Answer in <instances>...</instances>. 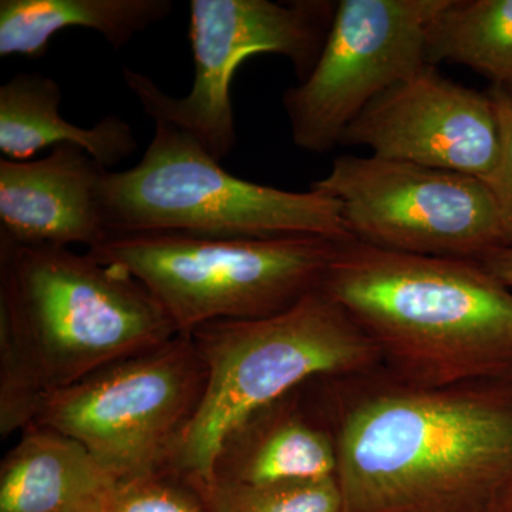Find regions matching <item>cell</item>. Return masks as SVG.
<instances>
[{
  "instance_id": "cell-13",
  "label": "cell",
  "mask_w": 512,
  "mask_h": 512,
  "mask_svg": "<svg viewBox=\"0 0 512 512\" xmlns=\"http://www.w3.org/2000/svg\"><path fill=\"white\" fill-rule=\"evenodd\" d=\"M315 380L249 414L229 430L207 481L259 485L336 477L335 439Z\"/></svg>"
},
{
  "instance_id": "cell-17",
  "label": "cell",
  "mask_w": 512,
  "mask_h": 512,
  "mask_svg": "<svg viewBox=\"0 0 512 512\" xmlns=\"http://www.w3.org/2000/svg\"><path fill=\"white\" fill-rule=\"evenodd\" d=\"M427 63L470 67L512 86V0H447L427 36Z\"/></svg>"
},
{
  "instance_id": "cell-6",
  "label": "cell",
  "mask_w": 512,
  "mask_h": 512,
  "mask_svg": "<svg viewBox=\"0 0 512 512\" xmlns=\"http://www.w3.org/2000/svg\"><path fill=\"white\" fill-rule=\"evenodd\" d=\"M345 241L141 232L109 235L87 252L146 286L177 332L190 335L207 323L264 319L288 311L322 288Z\"/></svg>"
},
{
  "instance_id": "cell-16",
  "label": "cell",
  "mask_w": 512,
  "mask_h": 512,
  "mask_svg": "<svg viewBox=\"0 0 512 512\" xmlns=\"http://www.w3.org/2000/svg\"><path fill=\"white\" fill-rule=\"evenodd\" d=\"M173 9V0H2L0 57L40 59L70 28L93 30L120 50Z\"/></svg>"
},
{
  "instance_id": "cell-22",
  "label": "cell",
  "mask_w": 512,
  "mask_h": 512,
  "mask_svg": "<svg viewBox=\"0 0 512 512\" xmlns=\"http://www.w3.org/2000/svg\"><path fill=\"white\" fill-rule=\"evenodd\" d=\"M493 512H512V477L498 498Z\"/></svg>"
},
{
  "instance_id": "cell-20",
  "label": "cell",
  "mask_w": 512,
  "mask_h": 512,
  "mask_svg": "<svg viewBox=\"0 0 512 512\" xmlns=\"http://www.w3.org/2000/svg\"><path fill=\"white\" fill-rule=\"evenodd\" d=\"M498 120H500L501 144L500 154L493 171L483 178L488 191L493 195L505 248L512 247V101L503 87L493 86L490 89Z\"/></svg>"
},
{
  "instance_id": "cell-21",
  "label": "cell",
  "mask_w": 512,
  "mask_h": 512,
  "mask_svg": "<svg viewBox=\"0 0 512 512\" xmlns=\"http://www.w3.org/2000/svg\"><path fill=\"white\" fill-rule=\"evenodd\" d=\"M485 268L512 289V247L501 248L481 259Z\"/></svg>"
},
{
  "instance_id": "cell-11",
  "label": "cell",
  "mask_w": 512,
  "mask_h": 512,
  "mask_svg": "<svg viewBox=\"0 0 512 512\" xmlns=\"http://www.w3.org/2000/svg\"><path fill=\"white\" fill-rule=\"evenodd\" d=\"M340 144L483 180L500 154V120L490 92L451 82L429 64L373 100Z\"/></svg>"
},
{
  "instance_id": "cell-10",
  "label": "cell",
  "mask_w": 512,
  "mask_h": 512,
  "mask_svg": "<svg viewBox=\"0 0 512 512\" xmlns=\"http://www.w3.org/2000/svg\"><path fill=\"white\" fill-rule=\"evenodd\" d=\"M447 0H342L312 72L282 104L293 143L328 153L380 94L429 66L427 36Z\"/></svg>"
},
{
  "instance_id": "cell-7",
  "label": "cell",
  "mask_w": 512,
  "mask_h": 512,
  "mask_svg": "<svg viewBox=\"0 0 512 512\" xmlns=\"http://www.w3.org/2000/svg\"><path fill=\"white\" fill-rule=\"evenodd\" d=\"M205 377L194 340L178 333L47 394L33 424L79 441L116 481L163 473Z\"/></svg>"
},
{
  "instance_id": "cell-23",
  "label": "cell",
  "mask_w": 512,
  "mask_h": 512,
  "mask_svg": "<svg viewBox=\"0 0 512 512\" xmlns=\"http://www.w3.org/2000/svg\"><path fill=\"white\" fill-rule=\"evenodd\" d=\"M505 90V93H507V96L510 97V100L512 101V86L510 87H503Z\"/></svg>"
},
{
  "instance_id": "cell-8",
  "label": "cell",
  "mask_w": 512,
  "mask_h": 512,
  "mask_svg": "<svg viewBox=\"0 0 512 512\" xmlns=\"http://www.w3.org/2000/svg\"><path fill=\"white\" fill-rule=\"evenodd\" d=\"M335 10L336 3L313 0H191L195 76L187 96H170L128 67L124 82L151 119L190 134L221 163L237 144L231 86L239 66L274 53L291 60L302 82L322 52Z\"/></svg>"
},
{
  "instance_id": "cell-3",
  "label": "cell",
  "mask_w": 512,
  "mask_h": 512,
  "mask_svg": "<svg viewBox=\"0 0 512 512\" xmlns=\"http://www.w3.org/2000/svg\"><path fill=\"white\" fill-rule=\"evenodd\" d=\"M204 362L205 386L164 473L207 481L229 430L303 384L380 366L373 343L322 288L288 311L255 320H221L190 333Z\"/></svg>"
},
{
  "instance_id": "cell-15",
  "label": "cell",
  "mask_w": 512,
  "mask_h": 512,
  "mask_svg": "<svg viewBox=\"0 0 512 512\" xmlns=\"http://www.w3.org/2000/svg\"><path fill=\"white\" fill-rule=\"evenodd\" d=\"M62 89L42 73H19L0 86V153L12 161H29L45 148L82 147L100 165L121 163L136 153L133 128L117 116L93 127L74 126L59 113Z\"/></svg>"
},
{
  "instance_id": "cell-1",
  "label": "cell",
  "mask_w": 512,
  "mask_h": 512,
  "mask_svg": "<svg viewBox=\"0 0 512 512\" xmlns=\"http://www.w3.org/2000/svg\"><path fill=\"white\" fill-rule=\"evenodd\" d=\"M343 512H493L512 477V372L419 387L382 367L315 380Z\"/></svg>"
},
{
  "instance_id": "cell-12",
  "label": "cell",
  "mask_w": 512,
  "mask_h": 512,
  "mask_svg": "<svg viewBox=\"0 0 512 512\" xmlns=\"http://www.w3.org/2000/svg\"><path fill=\"white\" fill-rule=\"evenodd\" d=\"M107 168L82 147L62 144L35 161L0 160V241L28 247L86 245L107 237Z\"/></svg>"
},
{
  "instance_id": "cell-4",
  "label": "cell",
  "mask_w": 512,
  "mask_h": 512,
  "mask_svg": "<svg viewBox=\"0 0 512 512\" xmlns=\"http://www.w3.org/2000/svg\"><path fill=\"white\" fill-rule=\"evenodd\" d=\"M0 325L22 343L47 394L178 335L156 298L123 269L89 252L6 241Z\"/></svg>"
},
{
  "instance_id": "cell-19",
  "label": "cell",
  "mask_w": 512,
  "mask_h": 512,
  "mask_svg": "<svg viewBox=\"0 0 512 512\" xmlns=\"http://www.w3.org/2000/svg\"><path fill=\"white\" fill-rule=\"evenodd\" d=\"M93 512H207L190 483L170 473L117 481Z\"/></svg>"
},
{
  "instance_id": "cell-2",
  "label": "cell",
  "mask_w": 512,
  "mask_h": 512,
  "mask_svg": "<svg viewBox=\"0 0 512 512\" xmlns=\"http://www.w3.org/2000/svg\"><path fill=\"white\" fill-rule=\"evenodd\" d=\"M400 382L447 386L512 372V289L477 259L349 239L322 285Z\"/></svg>"
},
{
  "instance_id": "cell-9",
  "label": "cell",
  "mask_w": 512,
  "mask_h": 512,
  "mask_svg": "<svg viewBox=\"0 0 512 512\" xmlns=\"http://www.w3.org/2000/svg\"><path fill=\"white\" fill-rule=\"evenodd\" d=\"M312 188L342 204L350 237L370 247L477 261L505 248L493 195L471 175L343 156Z\"/></svg>"
},
{
  "instance_id": "cell-18",
  "label": "cell",
  "mask_w": 512,
  "mask_h": 512,
  "mask_svg": "<svg viewBox=\"0 0 512 512\" xmlns=\"http://www.w3.org/2000/svg\"><path fill=\"white\" fill-rule=\"evenodd\" d=\"M190 484L207 512H343L336 477L259 485L217 481Z\"/></svg>"
},
{
  "instance_id": "cell-5",
  "label": "cell",
  "mask_w": 512,
  "mask_h": 512,
  "mask_svg": "<svg viewBox=\"0 0 512 512\" xmlns=\"http://www.w3.org/2000/svg\"><path fill=\"white\" fill-rule=\"evenodd\" d=\"M140 163L107 171L101 201L113 234L168 232L218 239H353L342 204L318 190H279L229 174L180 128L154 121Z\"/></svg>"
},
{
  "instance_id": "cell-14",
  "label": "cell",
  "mask_w": 512,
  "mask_h": 512,
  "mask_svg": "<svg viewBox=\"0 0 512 512\" xmlns=\"http://www.w3.org/2000/svg\"><path fill=\"white\" fill-rule=\"evenodd\" d=\"M116 483L79 441L32 424L0 464V512H93Z\"/></svg>"
}]
</instances>
